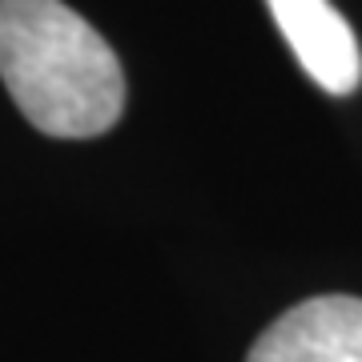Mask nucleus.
<instances>
[{
  "instance_id": "nucleus-1",
  "label": "nucleus",
  "mask_w": 362,
  "mask_h": 362,
  "mask_svg": "<svg viewBox=\"0 0 362 362\" xmlns=\"http://www.w3.org/2000/svg\"><path fill=\"white\" fill-rule=\"evenodd\" d=\"M0 81L49 137H101L125 113V73L65 0H0Z\"/></svg>"
},
{
  "instance_id": "nucleus-2",
  "label": "nucleus",
  "mask_w": 362,
  "mask_h": 362,
  "mask_svg": "<svg viewBox=\"0 0 362 362\" xmlns=\"http://www.w3.org/2000/svg\"><path fill=\"white\" fill-rule=\"evenodd\" d=\"M246 362H362V298L298 302L254 342Z\"/></svg>"
},
{
  "instance_id": "nucleus-3",
  "label": "nucleus",
  "mask_w": 362,
  "mask_h": 362,
  "mask_svg": "<svg viewBox=\"0 0 362 362\" xmlns=\"http://www.w3.org/2000/svg\"><path fill=\"white\" fill-rule=\"evenodd\" d=\"M302 73L330 97H350L362 85V49L354 28L330 0H266Z\"/></svg>"
}]
</instances>
